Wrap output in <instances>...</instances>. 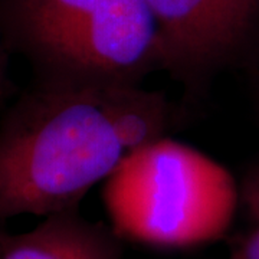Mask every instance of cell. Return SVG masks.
Returning <instances> with one entry per match:
<instances>
[{
    "label": "cell",
    "mask_w": 259,
    "mask_h": 259,
    "mask_svg": "<svg viewBox=\"0 0 259 259\" xmlns=\"http://www.w3.org/2000/svg\"><path fill=\"white\" fill-rule=\"evenodd\" d=\"M183 121L179 104L143 85L33 78L0 120V221L79 209L136 148Z\"/></svg>",
    "instance_id": "cell-1"
},
{
    "label": "cell",
    "mask_w": 259,
    "mask_h": 259,
    "mask_svg": "<svg viewBox=\"0 0 259 259\" xmlns=\"http://www.w3.org/2000/svg\"><path fill=\"white\" fill-rule=\"evenodd\" d=\"M0 33L35 79L137 87L161 71L147 0H0Z\"/></svg>",
    "instance_id": "cell-2"
},
{
    "label": "cell",
    "mask_w": 259,
    "mask_h": 259,
    "mask_svg": "<svg viewBox=\"0 0 259 259\" xmlns=\"http://www.w3.org/2000/svg\"><path fill=\"white\" fill-rule=\"evenodd\" d=\"M101 196L120 239L187 249L226 239L238 216L239 182L210 156L163 136L124 158Z\"/></svg>",
    "instance_id": "cell-3"
},
{
    "label": "cell",
    "mask_w": 259,
    "mask_h": 259,
    "mask_svg": "<svg viewBox=\"0 0 259 259\" xmlns=\"http://www.w3.org/2000/svg\"><path fill=\"white\" fill-rule=\"evenodd\" d=\"M161 71L199 100L228 71L259 69V0H147Z\"/></svg>",
    "instance_id": "cell-4"
},
{
    "label": "cell",
    "mask_w": 259,
    "mask_h": 259,
    "mask_svg": "<svg viewBox=\"0 0 259 259\" xmlns=\"http://www.w3.org/2000/svg\"><path fill=\"white\" fill-rule=\"evenodd\" d=\"M122 239L79 209L47 216L32 231L3 233L0 259H121Z\"/></svg>",
    "instance_id": "cell-5"
},
{
    "label": "cell",
    "mask_w": 259,
    "mask_h": 259,
    "mask_svg": "<svg viewBox=\"0 0 259 259\" xmlns=\"http://www.w3.org/2000/svg\"><path fill=\"white\" fill-rule=\"evenodd\" d=\"M239 182V207L226 236L228 259H259V157L243 170Z\"/></svg>",
    "instance_id": "cell-6"
},
{
    "label": "cell",
    "mask_w": 259,
    "mask_h": 259,
    "mask_svg": "<svg viewBox=\"0 0 259 259\" xmlns=\"http://www.w3.org/2000/svg\"><path fill=\"white\" fill-rule=\"evenodd\" d=\"M10 51L6 47L3 36L0 33V112L5 108L9 97L13 93V82L9 71Z\"/></svg>",
    "instance_id": "cell-7"
},
{
    "label": "cell",
    "mask_w": 259,
    "mask_h": 259,
    "mask_svg": "<svg viewBox=\"0 0 259 259\" xmlns=\"http://www.w3.org/2000/svg\"><path fill=\"white\" fill-rule=\"evenodd\" d=\"M250 78H252V85L255 87V94H256V98H258V104H259V69L250 72Z\"/></svg>",
    "instance_id": "cell-8"
},
{
    "label": "cell",
    "mask_w": 259,
    "mask_h": 259,
    "mask_svg": "<svg viewBox=\"0 0 259 259\" xmlns=\"http://www.w3.org/2000/svg\"><path fill=\"white\" fill-rule=\"evenodd\" d=\"M3 233H5V232L0 231V243H2V238H3Z\"/></svg>",
    "instance_id": "cell-9"
}]
</instances>
